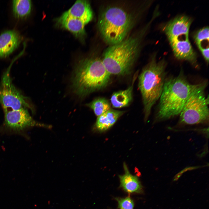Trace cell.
<instances>
[{"mask_svg": "<svg viewBox=\"0 0 209 209\" xmlns=\"http://www.w3.org/2000/svg\"><path fill=\"white\" fill-rule=\"evenodd\" d=\"M111 75L105 68L102 59L98 57L80 60L75 67L71 78L73 93L80 98L105 88Z\"/></svg>", "mask_w": 209, "mask_h": 209, "instance_id": "cell-1", "label": "cell"}, {"mask_svg": "<svg viewBox=\"0 0 209 209\" xmlns=\"http://www.w3.org/2000/svg\"><path fill=\"white\" fill-rule=\"evenodd\" d=\"M151 22L138 34L127 37L120 42L110 45L101 58L111 75L124 76L131 72L139 53L143 37Z\"/></svg>", "mask_w": 209, "mask_h": 209, "instance_id": "cell-2", "label": "cell"}, {"mask_svg": "<svg viewBox=\"0 0 209 209\" xmlns=\"http://www.w3.org/2000/svg\"><path fill=\"white\" fill-rule=\"evenodd\" d=\"M194 85L189 82L182 70L176 76L166 77L159 99L156 120H167L179 114Z\"/></svg>", "mask_w": 209, "mask_h": 209, "instance_id": "cell-3", "label": "cell"}, {"mask_svg": "<svg viewBox=\"0 0 209 209\" xmlns=\"http://www.w3.org/2000/svg\"><path fill=\"white\" fill-rule=\"evenodd\" d=\"M155 53L142 70L138 77V87L142 96L144 120H147L152 108L161 96L166 75L167 63L158 61Z\"/></svg>", "mask_w": 209, "mask_h": 209, "instance_id": "cell-4", "label": "cell"}, {"mask_svg": "<svg viewBox=\"0 0 209 209\" xmlns=\"http://www.w3.org/2000/svg\"><path fill=\"white\" fill-rule=\"evenodd\" d=\"M135 21L134 16L123 8L109 6L100 13L98 26L103 39L111 45L120 42L127 37Z\"/></svg>", "mask_w": 209, "mask_h": 209, "instance_id": "cell-5", "label": "cell"}, {"mask_svg": "<svg viewBox=\"0 0 209 209\" xmlns=\"http://www.w3.org/2000/svg\"><path fill=\"white\" fill-rule=\"evenodd\" d=\"M192 21V19L187 16L179 15L166 23L163 30L175 57L187 61L198 68L197 54L189 39L190 28Z\"/></svg>", "mask_w": 209, "mask_h": 209, "instance_id": "cell-6", "label": "cell"}, {"mask_svg": "<svg viewBox=\"0 0 209 209\" xmlns=\"http://www.w3.org/2000/svg\"><path fill=\"white\" fill-rule=\"evenodd\" d=\"M208 84L204 81L194 84L179 114L180 123L193 125L208 122L209 98L205 93Z\"/></svg>", "mask_w": 209, "mask_h": 209, "instance_id": "cell-7", "label": "cell"}, {"mask_svg": "<svg viewBox=\"0 0 209 209\" xmlns=\"http://www.w3.org/2000/svg\"><path fill=\"white\" fill-rule=\"evenodd\" d=\"M18 57L15 58L9 67L3 74L0 85V103L3 109L17 110L23 108L33 109L24 96L12 83L10 71L14 62Z\"/></svg>", "mask_w": 209, "mask_h": 209, "instance_id": "cell-8", "label": "cell"}, {"mask_svg": "<svg viewBox=\"0 0 209 209\" xmlns=\"http://www.w3.org/2000/svg\"><path fill=\"white\" fill-rule=\"evenodd\" d=\"M5 123L6 127L12 130L19 131L34 126L49 128L50 125L35 120L31 116L27 109L17 110L4 109Z\"/></svg>", "mask_w": 209, "mask_h": 209, "instance_id": "cell-9", "label": "cell"}, {"mask_svg": "<svg viewBox=\"0 0 209 209\" xmlns=\"http://www.w3.org/2000/svg\"><path fill=\"white\" fill-rule=\"evenodd\" d=\"M22 39L21 35L15 30L2 33L0 35V58L9 56L19 46Z\"/></svg>", "mask_w": 209, "mask_h": 209, "instance_id": "cell-10", "label": "cell"}, {"mask_svg": "<svg viewBox=\"0 0 209 209\" xmlns=\"http://www.w3.org/2000/svg\"><path fill=\"white\" fill-rule=\"evenodd\" d=\"M93 15L90 4L88 1L78 0L61 16L79 19L86 24L92 20Z\"/></svg>", "mask_w": 209, "mask_h": 209, "instance_id": "cell-11", "label": "cell"}, {"mask_svg": "<svg viewBox=\"0 0 209 209\" xmlns=\"http://www.w3.org/2000/svg\"><path fill=\"white\" fill-rule=\"evenodd\" d=\"M125 111L110 109L98 116L94 125L95 129L99 132L105 131L113 126Z\"/></svg>", "mask_w": 209, "mask_h": 209, "instance_id": "cell-12", "label": "cell"}, {"mask_svg": "<svg viewBox=\"0 0 209 209\" xmlns=\"http://www.w3.org/2000/svg\"><path fill=\"white\" fill-rule=\"evenodd\" d=\"M138 75L137 73L134 76L131 84L127 89L114 92L111 98V103L115 108H120L128 106L133 98L134 85Z\"/></svg>", "mask_w": 209, "mask_h": 209, "instance_id": "cell-13", "label": "cell"}, {"mask_svg": "<svg viewBox=\"0 0 209 209\" xmlns=\"http://www.w3.org/2000/svg\"><path fill=\"white\" fill-rule=\"evenodd\" d=\"M123 166L125 173L119 175L120 187L128 193L141 192L142 186L138 177L130 173L126 163Z\"/></svg>", "mask_w": 209, "mask_h": 209, "instance_id": "cell-14", "label": "cell"}, {"mask_svg": "<svg viewBox=\"0 0 209 209\" xmlns=\"http://www.w3.org/2000/svg\"><path fill=\"white\" fill-rule=\"evenodd\" d=\"M57 21L62 28L69 30L77 37L83 38L86 35L84 26L86 24L80 19L61 16Z\"/></svg>", "mask_w": 209, "mask_h": 209, "instance_id": "cell-15", "label": "cell"}, {"mask_svg": "<svg viewBox=\"0 0 209 209\" xmlns=\"http://www.w3.org/2000/svg\"><path fill=\"white\" fill-rule=\"evenodd\" d=\"M193 38L198 48L206 62L208 63L209 59V30L206 26L197 31Z\"/></svg>", "mask_w": 209, "mask_h": 209, "instance_id": "cell-16", "label": "cell"}, {"mask_svg": "<svg viewBox=\"0 0 209 209\" xmlns=\"http://www.w3.org/2000/svg\"><path fill=\"white\" fill-rule=\"evenodd\" d=\"M12 3L13 12L16 18L25 19L30 15L32 8L30 0H13Z\"/></svg>", "mask_w": 209, "mask_h": 209, "instance_id": "cell-17", "label": "cell"}, {"mask_svg": "<svg viewBox=\"0 0 209 209\" xmlns=\"http://www.w3.org/2000/svg\"><path fill=\"white\" fill-rule=\"evenodd\" d=\"M85 105L92 109L95 115L98 116L111 109V104L104 98H97Z\"/></svg>", "mask_w": 209, "mask_h": 209, "instance_id": "cell-18", "label": "cell"}, {"mask_svg": "<svg viewBox=\"0 0 209 209\" xmlns=\"http://www.w3.org/2000/svg\"><path fill=\"white\" fill-rule=\"evenodd\" d=\"M120 209H133L134 203L129 197L123 198H116Z\"/></svg>", "mask_w": 209, "mask_h": 209, "instance_id": "cell-19", "label": "cell"}]
</instances>
